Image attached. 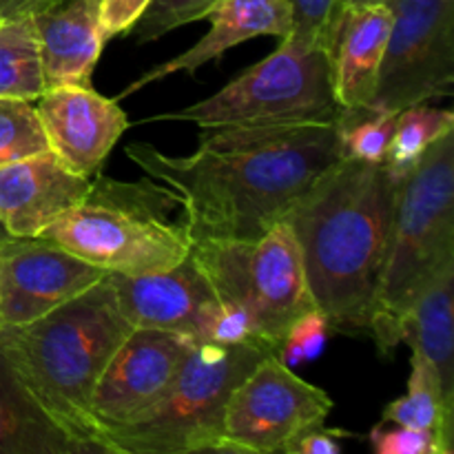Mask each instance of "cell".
Segmentation results:
<instances>
[{"label": "cell", "instance_id": "cell-1", "mask_svg": "<svg viewBox=\"0 0 454 454\" xmlns=\"http://www.w3.org/2000/svg\"><path fill=\"white\" fill-rule=\"evenodd\" d=\"M127 155L176 195L193 244L262 238L341 160L337 120L202 129L195 153L168 155L149 142H133Z\"/></svg>", "mask_w": 454, "mask_h": 454}, {"label": "cell", "instance_id": "cell-2", "mask_svg": "<svg viewBox=\"0 0 454 454\" xmlns=\"http://www.w3.org/2000/svg\"><path fill=\"white\" fill-rule=\"evenodd\" d=\"M399 182L386 164L341 158L284 213L315 310L331 331L368 333Z\"/></svg>", "mask_w": 454, "mask_h": 454}, {"label": "cell", "instance_id": "cell-3", "mask_svg": "<svg viewBox=\"0 0 454 454\" xmlns=\"http://www.w3.org/2000/svg\"><path fill=\"white\" fill-rule=\"evenodd\" d=\"M120 313L109 273L34 322L0 326V357L34 402L89 454L98 442L89 403L102 368L131 333Z\"/></svg>", "mask_w": 454, "mask_h": 454}, {"label": "cell", "instance_id": "cell-4", "mask_svg": "<svg viewBox=\"0 0 454 454\" xmlns=\"http://www.w3.org/2000/svg\"><path fill=\"white\" fill-rule=\"evenodd\" d=\"M38 238L51 239L89 264L118 275L173 269L193 248L180 202L151 177L122 182L93 176L82 202Z\"/></svg>", "mask_w": 454, "mask_h": 454}, {"label": "cell", "instance_id": "cell-5", "mask_svg": "<svg viewBox=\"0 0 454 454\" xmlns=\"http://www.w3.org/2000/svg\"><path fill=\"white\" fill-rule=\"evenodd\" d=\"M454 262V131L434 142L408 176L395 202L388 251L368 333L381 355L399 340V324L421 288Z\"/></svg>", "mask_w": 454, "mask_h": 454}, {"label": "cell", "instance_id": "cell-6", "mask_svg": "<svg viewBox=\"0 0 454 454\" xmlns=\"http://www.w3.org/2000/svg\"><path fill=\"white\" fill-rule=\"evenodd\" d=\"M269 353L262 344H195L162 397L131 424L105 434L106 452H220L226 402Z\"/></svg>", "mask_w": 454, "mask_h": 454}, {"label": "cell", "instance_id": "cell-7", "mask_svg": "<svg viewBox=\"0 0 454 454\" xmlns=\"http://www.w3.org/2000/svg\"><path fill=\"white\" fill-rule=\"evenodd\" d=\"M340 114L328 49H300L282 40L270 56L211 98L149 120H182L200 129L286 127L335 122Z\"/></svg>", "mask_w": 454, "mask_h": 454}, {"label": "cell", "instance_id": "cell-8", "mask_svg": "<svg viewBox=\"0 0 454 454\" xmlns=\"http://www.w3.org/2000/svg\"><path fill=\"white\" fill-rule=\"evenodd\" d=\"M220 301L247 310L253 333L278 350L288 328L315 310L293 231L278 222L257 239L198 242L191 248Z\"/></svg>", "mask_w": 454, "mask_h": 454}, {"label": "cell", "instance_id": "cell-9", "mask_svg": "<svg viewBox=\"0 0 454 454\" xmlns=\"http://www.w3.org/2000/svg\"><path fill=\"white\" fill-rule=\"evenodd\" d=\"M393 13L371 109L399 114L454 93V0H386Z\"/></svg>", "mask_w": 454, "mask_h": 454}, {"label": "cell", "instance_id": "cell-10", "mask_svg": "<svg viewBox=\"0 0 454 454\" xmlns=\"http://www.w3.org/2000/svg\"><path fill=\"white\" fill-rule=\"evenodd\" d=\"M326 390L309 384L275 353L264 355L231 393L220 452L275 454L301 430L326 421Z\"/></svg>", "mask_w": 454, "mask_h": 454}, {"label": "cell", "instance_id": "cell-11", "mask_svg": "<svg viewBox=\"0 0 454 454\" xmlns=\"http://www.w3.org/2000/svg\"><path fill=\"white\" fill-rule=\"evenodd\" d=\"M193 346V337L182 333L131 328L102 368L93 388L89 415L98 442L102 443L105 434L145 415L171 386Z\"/></svg>", "mask_w": 454, "mask_h": 454}, {"label": "cell", "instance_id": "cell-12", "mask_svg": "<svg viewBox=\"0 0 454 454\" xmlns=\"http://www.w3.org/2000/svg\"><path fill=\"white\" fill-rule=\"evenodd\" d=\"M106 270L44 238H12L0 248V326L34 322L96 286Z\"/></svg>", "mask_w": 454, "mask_h": 454}, {"label": "cell", "instance_id": "cell-13", "mask_svg": "<svg viewBox=\"0 0 454 454\" xmlns=\"http://www.w3.org/2000/svg\"><path fill=\"white\" fill-rule=\"evenodd\" d=\"M47 151L69 171L98 176L114 146L129 129V118L115 98L98 93L91 84H62L44 89L35 100Z\"/></svg>", "mask_w": 454, "mask_h": 454}, {"label": "cell", "instance_id": "cell-14", "mask_svg": "<svg viewBox=\"0 0 454 454\" xmlns=\"http://www.w3.org/2000/svg\"><path fill=\"white\" fill-rule=\"evenodd\" d=\"M89 177L69 171L51 151L0 167V224L12 238H38L58 217L78 207Z\"/></svg>", "mask_w": 454, "mask_h": 454}, {"label": "cell", "instance_id": "cell-15", "mask_svg": "<svg viewBox=\"0 0 454 454\" xmlns=\"http://www.w3.org/2000/svg\"><path fill=\"white\" fill-rule=\"evenodd\" d=\"M120 313L133 328H155L193 337L207 306L215 300L193 253L173 269L142 275L109 273Z\"/></svg>", "mask_w": 454, "mask_h": 454}, {"label": "cell", "instance_id": "cell-16", "mask_svg": "<svg viewBox=\"0 0 454 454\" xmlns=\"http://www.w3.org/2000/svg\"><path fill=\"white\" fill-rule=\"evenodd\" d=\"M204 20L211 22V29L186 51L171 60L155 65L140 78L129 82L127 89L118 93L115 100L131 96L149 84L160 82L167 75L186 71L195 74L207 62L220 60L229 49L260 38V35H275L284 40L293 29V13L288 0H217L207 13Z\"/></svg>", "mask_w": 454, "mask_h": 454}, {"label": "cell", "instance_id": "cell-17", "mask_svg": "<svg viewBox=\"0 0 454 454\" xmlns=\"http://www.w3.org/2000/svg\"><path fill=\"white\" fill-rule=\"evenodd\" d=\"M390 27L393 13L386 3L341 7L328 44L333 89L341 109L371 105Z\"/></svg>", "mask_w": 454, "mask_h": 454}, {"label": "cell", "instance_id": "cell-18", "mask_svg": "<svg viewBox=\"0 0 454 454\" xmlns=\"http://www.w3.org/2000/svg\"><path fill=\"white\" fill-rule=\"evenodd\" d=\"M44 84H91L105 49L98 27V0H53L31 13Z\"/></svg>", "mask_w": 454, "mask_h": 454}, {"label": "cell", "instance_id": "cell-19", "mask_svg": "<svg viewBox=\"0 0 454 454\" xmlns=\"http://www.w3.org/2000/svg\"><path fill=\"white\" fill-rule=\"evenodd\" d=\"M454 262L437 270L408 306L399 340L424 359L437 377L446 402L454 406Z\"/></svg>", "mask_w": 454, "mask_h": 454}, {"label": "cell", "instance_id": "cell-20", "mask_svg": "<svg viewBox=\"0 0 454 454\" xmlns=\"http://www.w3.org/2000/svg\"><path fill=\"white\" fill-rule=\"evenodd\" d=\"M0 454H89L13 377L0 357Z\"/></svg>", "mask_w": 454, "mask_h": 454}, {"label": "cell", "instance_id": "cell-21", "mask_svg": "<svg viewBox=\"0 0 454 454\" xmlns=\"http://www.w3.org/2000/svg\"><path fill=\"white\" fill-rule=\"evenodd\" d=\"M411 377L406 395L390 402L381 412V421L406 426L415 430H428L439 434L448 450H454V406L446 402L437 377L428 364L412 355Z\"/></svg>", "mask_w": 454, "mask_h": 454}, {"label": "cell", "instance_id": "cell-22", "mask_svg": "<svg viewBox=\"0 0 454 454\" xmlns=\"http://www.w3.org/2000/svg\"><path fill=\"white\" fill-rule=\"evenodd\" d=\"M44 89L47 84L31 18L0 20V98L35 102Z\"/></svg>", "mask_w": 454, "mask_h": 454}, {"label": "cell", "instance_id": "cell-23", "mask_svg": "<svg viewBox=\"0 0 454 454\" xmlns=\"http://www.w3.org/2000/svg\"><path fill=\"white\" fill-rule=\"evenodd\" d=\"M454 131V114L450 109H437V106L415 105L399 111L395 118L393 137H390L388 151H386V168L397 180L412 171L426 151L442 140L443 136Z\"/></svg>", "mask_w": 454, "mask_h": 454}, {"label": "cell", "instance_id": "cell-24", "mask_svg": "<svg viewBox=\"0 0 454 454\" xmlns=\"http://www.w3.org/2000/svg\"><path fill=\"white\" fill-rule=\"evenodd\" d=\"M397 114L355 106L341 109L337 118V136H340V153L344 160L384 164L390 137H393Z\"/></svg>", "mask_w": 454, "mask_h": 454}, {"label": "cell", "instance_id": "cell-25", "mask_svg": "<svg viewBox=\"0 0 454 454\" xmlns=\"http://www.w3.org/2000/svg\"><path fill=\"white\" fill-rule=\"evenodd\" d=\"M47 151L34 102L0 98V167Z\"/></svg>", "mask_w": 454, "mask_h": 454}, {"label": "cell", "instance_id": "cell-26", "mask_svg": "<svg viewBox=\"0 0 454 454\" xmlns=\"http://www.w3.org/2000/svg\"><path fill=\"white\" fill-rule=\"evenodd\" d=\"M215 3L217 0H151L131 34L136 35L137 44L153 43L189 22L204 20Z\"/></svg>", "mask_w": 454, "mask_h": 454}, {"label": "cell", "instance_id": "cell-27", "mask_svg": "<svg viewBox=\"0 0 454 454\" xmlns=\"http://www.w3.org/2000/svg\"><path fill=\"white\" fill-rule=\"evenodd\" d=\"M293 13V29L284 40L300 49L326 47L340 18L341 0H288Z\"/></svg>", "mask_w": 454, "mask_h": 454}, {"label": "cell", "instance_id": "cell-28", "mask_svg": "<svg viewBox=\"0 0 454 454\" xmlns=\"http://www.w3.org/2000/svg\"><path fill=\"white\" fill-rule=\"evenodd\" d=\"M195 344H262L255 337L247 310L231 301L215 300L207 306L200 319ZM264 346V344H262ZM269 348V346H266ZM275 353V350H273Z\"/></svg>", "mask_w": 454, "mask_h": 454}, {"label": "cell", "instance_id": "cell-29", "mask_svg": "<svg viewBox=\"0 0 454 454\" xmlns=\"http://www.w3.org/2000/svg\"><path fill=\"white\" fill-rule=\"evenodd\" d=\"M328 333H331V328H328L326 317L319 310H310L288 328L286 337L282 340L279 348L275 350V355L288 368H297L306 362H313L322 355Z\"/></svg>", "mask_w": 454, "mask_h": 454}, {"label": "cell", "instance_id": "cell-30", "mask_svg": "<svg viewBox=\"0 0 454 454\" xmlns=\"http://www.w3.org/2000/svg\"><path fill=\"white\" fill-rule=\"evenodd\" d=\"M368 442L377 454H452L439 434L399 424L390 426L388 421L377 424L368 433Z\"/></svg>", "mask_w": 454, "mask_h": 454}, {"label": "cell", "instance_id": "cell-31", "mask_svg": "<svg viewBox=\"0 0 454 454\" xmlns=\"http://www.w3.org/2000/svg\"><path fill=\"white\" fill-rule=\"evenodd\" d=\"M149 4L151 0H98V27L105 43L131 34Z\"/></svg>", "mask_w": 454, "mask_h": 454}, {"label": "cell", "instance_id": "cell-32", "mask_svg": "<svg viewBox=\"0 0 454 454\" xmlns=\"http://www.w3.org/2000/svg\"><path fill=\"white\" fill-rule=\"evenodd\" d=\"M353 434L346 430L326 428L324 424L310 426V428L297 433L291 442L286 443L284 452L286 454H340L341 442L350 439Z\"/></svg>", "mask_w": 454, "mask_h": 454}, {"label": "cell", "instance_id": "cell-33", "mask_svg": "<svg viewBox=\"0 0 454 454\" xmlns=\"http://www.w3.org/2000/svg\"><path fill=\"white\" fill-rule=\"evenodd\" d=\"M53 0H0V20L31 16Z\"/></svg>", "mask_w": 454, "mask_h": 454}, {"label": "cell", "instance_id": "cell-34", "mask_svg": "<svg viewBox=\"0 0 454 454\" xmlns=\"http://www.w3.org/2000/svg\"><path fill=\"white\" fill-rule=\"evenodd\" d=\"M344 4H372V3H386V0H341Z\"/></svg>", "mask_w": 454, "mask_h": 454}, {"label": "cell", "instance_id": "cell-35", "mask_svg": "<svg viewBox=\"0 0 454 454\" xmlns=\"http://www.w3.org/2000/svg\"><path fill=\"white\" fill-rule=\"evenodd\" d=\"M9 239H12V235H9V233H7V231H4V226H3V224H0V248H3V247H4V244H7V242H9Z\"/></svg>", "mask_w": 454, "mask_h": 454}, {"label": "cell", "instance_id": "cell-36", "mask_svg": "<svg viewBox=\"0 0 454 454\" xmlns=\"http://www.w3.org/2000/svg\"><path fill=\"white\" fill-rule=\"evenodd\" d=\"M0 304H3V279H0Z\"/></svg>", "mask_w": 454, "mask_h": 454}]
</instances>
